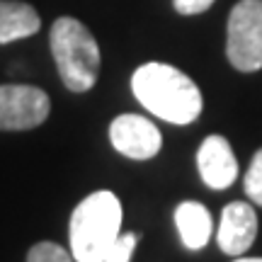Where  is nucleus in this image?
<instances>
[{
    "label": "nucleus",
    "instance_id": "nucleus-2",
    "mask_svg": "<svg viewBox=\"0 0 262 262\" xmlns=\"http://www.w3.org/2000/svg\"><path fill=\"white\" fill-rule=\"evenodd\" d=\"M122 231V202L100 189L85 196L71 216V253L75 262H102Z\"/></svg>",
    "mask_w": 262,
    "mask_h": 262
},
{
    "label": "nucleus",
    "instance_id": "nucleus-5",
    "mask_svg": "<svg viewBox=\"0 0 262 262\" xmlns=\"http://www.w3.org/2000/svg\"><path fill=\"white\" fill-rule=\"evenodd\" d=\"M51 100L34 85H0V131H27L47 122Z\"/></svg>",
    "mask_w": 262,
    "mask_h": 262
},
{
    "label": "nucleus",
    "instance_id": "nucleus-10",
    "mask_svg": "<svg viewBox=\"0 0 262 262\" xmlns=\"http://www.w3.org/2000/svg\"><path fill=\"white\" fill-rule=\"evenodd\" d=\"M175 224L189 250H202L211 238V214L199 202H182L175 209Z\"/></svg>",
    "mask_w": 262,
    "mask_h": 262
},
{
    "label": "nucleus",
    "instance_id": "nucleus-4",
    "mask_svg": "<svg viewBox=\"0 0 262 262\" xmlns=\"http://www.w3.org/2000/svg\"><path fill=\"white\" fill-rule=\"evenodd\" d=\"M226 54L233 68L253 73L262 68V0H241L228 15Z\"/></svg>",
    "mask_w": 262,
    "mask_h": 262
},
{
    "label": "nucleus",
    "instance_id": "nucleus-12",
    "mask_svg": "<svg viewBox=\"0 0 262 262\" xmlns=\"http://www.w3.org/2000/svg\"><path fill=\"white\" fill-rule=\"evenodd\" d=\"M245 194L262 206V148L253 156V163L245 172Z\"/></svg>",
    "mask_w": 262,
    "mask_h": 262
},
{
    "label": "nucleus",
    "instance_id": "nucleus-6",
    "mask_svg": "<svg viewBox=\"0 0 262 262\" xmlns=\"http://www.w3.org/2000/svg\"><path fill=\"white\" fill-rule=\"evenodd\" d=\"M110 141L122 156L131 160H148L163 146L158 126L141 114H122L110 126Z\"/></svg>",
    "mask_w": 262,
    "mask_h": 262
},
{
    "label": "nucleus",
    "instance_id": "nucleus-15",
    "mask_svg": "<svg viewBox=\"0 0 262 262\" xmlns=\"http://www.w3.org/2000/svg\"><path fill=\"white\" fill-rule=\"evenodd\" d=\"M235 262H262V257H241V255H238Z\"/></svg>",
    "mask_w": 262,
    "mask_h": 262
},
{
    "label": "nucleus",
    "instance_id": "nucleus-14",
    "mask_svg": "<svg viewBox=\"0 0 262 262\" xmlns=\"http://www.w3.org/2000/svg\"><path fill=\"white\" fill-rule=\"evenodd\" d=\"M180 15H199L214 5L216 0H172Z\"/></svg>",
    "mask_w": 262,
    "mask_h": 262
},
{
    "label": "nucleus",
    "instance_id": "nucleus-1",
    "mask_svg": "<svg viewBox=\"0 0 262 262\" xmlns=\"http://www.w3.org/2000/svg\"><path fill=\"white\" fill-rule=\"evenodd\" d=\"M131 90L150 114L170 124H192L202 114V93L180 68L168 63H143L131 78Z\"/></svg>",
    "mask_w": 262,
    "mask_h": 262
},
{
    "label": "nucleus",
    "instance_id": "nucleus-11",
    "mask_svg": "<svg viewBox=\"0 0 262 262\" xmlns=\"http://www.w3.org/2000/svg\"><path fill=\"white\" fill-rule=\"evenodd\" d=\"M27 262H73V253H68L58 243L41 241V243H34L29 248Z\"/></svg>",
    "mask_w": 262,
    "mask_h": 262
},
{
    "label": "nucleus",
    "instance_id": "nucleus-8",
    "mask_svg": "<svg viewBox=\"0 0 262 262\" xmlns=\"http://www.w3.org/2000/svg\"><path fill=\"white\" fill-rule=\"evenodd\" d=\"M199 175L211 189H226L238 178V160L224 136H206L196 153Z\"/></svg>",
    "mask_w": 262,
    "mask_h": 262
},
{
    "label": "nucleus",
    "instance_id": "nucleus-13",
    "mask_svg": "<svg viewBox=\"0 0 262 262\" xmlns=\"http://www.w3.org/2000/svg\"><path fill=\"white\" fill-rule=\"evenodd\" d=\"M139 243V235L136 233H124L117 238V243L110 248V253L104 255L102 262H131L134 248Z\"/></svg>",
    "mask_w": 262,
    "mask_h": 262
},
{
    "label": "nucleus",
    "instance_id": "nucleus-7",
    "mask_svg": "<svg viewBox=\"0 0 262 262\" xmlns=\"http://www.w3.org/2000/svg\"><path fill=\"white\" fill-rule=\"evenodd\" d=\"M257 235V216L250 204L243 202H231L221 211V224H219V248L226 255H243L253 245Z\"/></svg>",
    "mask_w": 262,
    "mask_h": 262
},
{
    "label": "nucleus",
    "instance_id": "nucleus-9",
    "mask_svg": "<svg viewBox=\"0 0 262 262\" xmlns=\"http://www.w3.org/2000/svg\"><path fill=\"white\" fill-rule=\"evenodd\" d=\"M41 27L37 10L19 0H0V44L32 37Z\"/></svg>",
    "mask_w": 262,
    "mask_h": 262
},
{
    "label": "nucleus",
    "instance_id": "nucleus-3",
    "mask_svg": "<svg viewBox=\"0 0 262 262\" xmlns=\"http://www.w3.org/2000/svg\"><path fill=\"white\" fill-rule=\"evenodd\" d=\"M58 75L71 93H88L100 75V47L93 32L75 17H58L49 34Z\"/></svg>",
    "mask_w": 262,
    "mask_h": 262
}]
</instances>
